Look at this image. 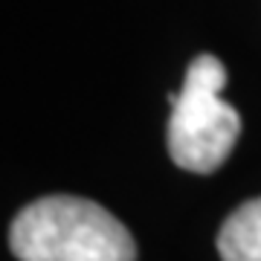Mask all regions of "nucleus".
<instances>
[{
	"mask_svg": "<svg viewBox=\"0 0 261 261\" xmlns=\"http://www.w3.org/2000/svg\"><path fill=\"white\" fill-rule=\"evenodd\" d=\"M9 244L20 261H137L128 226L105 206L73 195H49L20 209Z\"/></svg>",
	"mask_w": 261,
	"mask_h": 261,
	"instance_id": "obj_1",
	"label": "nucleus"
},
{
	"mask_svg": "<svg viewBox=\"0 0 261 261\" xmlns=\"http://www.w3.org/2000/svg\"><path fill=\"white\" fill-rule=\"evenodd\" d=\"M226 87V67L221 58H192L180 93H168V154L186 171L212 174L229 157L241 134V116L221 99Z\"/></svg>",
	"mask_w": 261,
	"mask_h": 261,
	"instance_id": "obj_2",
	"label": "nucleus"
},
{
	"mask_svg": "<svg viewBox=\"0 0 261 261\" xmlns=\"http://www.w3.org/2000/svg\"><path fill=\"white\" fill-rule=\"evenodd\" d=\"M218 252L224 261H261V197L241 203L224 221Z\"/></svg>",
	"mask_w": 261,
	"mask_h": 261,
	"instance_id": "obj_3",
	"label": "nucleus"
}]
</instances>
